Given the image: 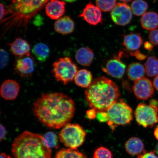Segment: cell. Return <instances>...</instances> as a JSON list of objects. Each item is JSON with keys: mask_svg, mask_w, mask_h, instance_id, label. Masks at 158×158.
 <instances>
[{"mask_svg": "<svg viewBox=\"0 0 158 158\" xmlns=\"http://www.w3.org/2000/svg\"><path fill=\"white\" fill-rule=\"evenodd\" d=\"M153 85L149 79L143 77L134 83L133 90L136 97L146 100L151 98L154 93Z\"/></svg>", "mask_w": 158, "mask_h": 158, "instance_id": "cell-10", "label": "cell"}, {"mask_svg": "<svg viewBox=\"0 0 158 158\" xmlns=\"http://www.w3.org/2000/svg\"><path fill=\"white\" fill-rule=\"evenodd\" d=\"M52 72L58 82L66 85L72 82L78 72V67L68 57L60 58L53 64Z\"/></svg>", "mask_w": 158, "mask_h": 158, "instance_id": "cell-8", "label": "cell"}, {"mask_svg": "<svg viewBox=\"0 0 158 158\" xmlns=\"http://www.w3.org/2000/svg\"><path fill=\"white\" fill-rule=\"evenodd\" d=\"M131 8L134 15L140 16L146 13L148 8V5L144 0H135L131 4Z\"/></svg>", "mask_w": 158, "mask_h": 158, "instance_id": "cell-27", "label": "cell"}, {"mask_svg": "<svg viewBox=\"0 0 158 158\" xmlns=\"http://www.w3.org/2000/svg\"><path fill=\"white\" fill-rule=\"evenodd\" d=\"M75 57L78 64L82 66H89L94 60V54L92 49L83 47L77 51Z\"/></svg>", "mask_w": 158, "mask_h": 158, "instance_id": "cell-20", "label": "cell"}, {"mask_svg": "<svg viewBox=\"0 0 158 158\" xmlns=\"http://www.w3.org/2000/svg\"><path fill=\"white\" fill-rule=\"evenodd\" d=\"M93 158H113V155L108 148L100 147L95 151Z\"/></svg>", "mask_w": 158, "mask_h": 158, "instance_id": "cell-30", "label": "cell"}, {"mask_svg": "<svg viewBox=\"0 0 158 158\" xmlns=\"http://www.w3.org/2000/svg\"><path fill=\"white\" fill-rule=\"evenodd\" d=\"M11 151L14 158H51L52 153L43 136L27 131L15 138Z\"/></svg>", "mask_w": 158, "mask_h": 158, "instance_id": "cell-4", "label": "cell"}, {"mask_svg": "<svg viewBox=\"0 0 158 158\" xmlns=\"http://www.w3.org/2000/svg\"><path fill=\"white\" fill-rule=\"evenodd\" d=\"M145 73V67L143 65L137 62L130 64L127 70L128 78L135 81L143 77Z\"/></svg>", "mask_w": 158, "mask_h": 158, "instance_id": "cell-22", "label": "cell"}, {"mask_svg": "<svg viewBox=\"0 0 158 158\" xmlns=\"http://www.w3.org/2000/svg\"><path fill=\"white\" fill-rule=\"evenodd\" d=\"M64 1L72 3L76 1L77 0H64Z\"/></svg>", "mask_w": 158, "mask_h": 158, "instance_id": "cell-44", "label": "cell"}, {"mask_svg": "<svg viewBox=\"0 0 158 158\" xmlns=\"http://www.w3.org/2000/svg\"><path fill=\"white\" fill-rule=\"evenodd\" d=\"M45 143L48 147L51 148H58L59 147L58 137L55 133L48 132L45 134L43 137Z\"/></svg>", "mask_w": 158, "mask_h": 158, "instance_id": "cell-29", "label": "cell"}, {"mask_svg": "<svg viewBox=\"0 0 158 158\" xmlns=\"http://www.w3.org/2000/svg\"><path fill=\"white\" fill-rule=\"evenodd\" d=\"M144 47L148 51L152 50L153 48V45L148 41H146L144 43Z\"/></svg>", "mask_w": 158, "mask_h": 158, "instance_id": "cell-39", "label": "cell"}, {"mask_svg": "<svg viewBox=\"0 0 158 158\" xmlns=\"http://www.w3.org/2000/svg\"><path fill=\"white\" fill-rule=\"evenodd\" d=\"M0 158H10L9 156L6 155V154L4 153H2L1 154V156H0Z\"/></svg>", "mask_w": 158, "mask_h": 158, "instance_id": "cell-42", "label": "cell"}, {"mask_svg": "<svg viewBox=\"0 0 158 158\" xmlns=\"http://www.w3.org/2000/svg\"><path fill=\"white\" fill-rule=\"evenodd\" d=\"M120 95L117 85L104 77L95 79L85 92L87 102L97 112L107 111Z\"/></svg>", "mask_w": 158, "mask_h": 158, "instance_id": "cell-3", "label": "cell"}, {"mask_svg": "<svg viewBox=\"0 0 158 158\" xmlns=\"http://www.w3.org/2000/svg\"><path fill=\"white\" fill-rule=\"evenodd\" d=\"M35 68L34 60L31 56L19 58L16 60L15 70L21 77H30L32 76Z\"/></svg>", "mask_w": 158, "mask_h": 158, "instance_id": "cell-12", "label": "cell"}, {"mask_svg": "<svg viewBox=\"0 0 158 158\" xmlns=\"http://www.w3.org/2000/svg\"><path fill=\"white\" fill-rule=\"evenodd\" d=\"M8 45L13 54L19 58L30 56L31 47L27 41L21 37H18Z\"/></svg>", "mask_w": 158, "mask_h": 158, "instance_id": "cell-16", "label": "cell"}, {"mask_svg": "<svg viewBox=\"0 0 158 158\" xmlns=\"http://www.w3.org/2000/svg\"><path fill=\"white\" fill-rule=\"evenodd\" d=\"M96 3L101 10L109 12L112 10L116 5V0H96Z\"/></svg>", "mask_w": 158, "mask_h": 158, "instance_id": "cell-28", "label": "cell"}, {"mask_svg": "<svg viewBox=\"0 0 158 158\" xmlns=\"http://www.w3.org/2000/svg\"><path fill=\"white\" fill-rule=\"evenodd\" d=\"M134 116L138 125L145 128L153 127L158 123V102L152 100L149 105L138 104Z\"/></svg>", "mask_w": 158, "mask_h": 158, "instance_id": "cell-7", "label": "cell"}, {"mask_svg": "<svg viewBox=\"0 0 158 158\" xmlns=\"http://www.w3.org/2000/svg\"><path fill=\"white\" fill-rule=\"evenodd\" d=\"M32 52L40 62H43L48 58L50 54V49L48 45L44 43H40L33 46Z\"/></svg>", "mask_w": 158, "mask_h": 158, "instance_id": "cell-24", "label": "cell"}, {"mask_svg": "<svg viewBox=\"0 0 158 158\" xmlns=\"http://www.w3.org/2000/svg\"><path fill=\"white\" fill-rule=\"evenodd\" d=\"M96 118L100 122L104 123L107 122V115L106 112H97Z\"/></svg>", "mask_w": 158, "mask_h": 158, "instance_id": "cell-33", "label": "cell"}, {"mask_svg": "<svg viewBox=\"0 0 158 158\" xmlns=\"http://www.w3.org/2000/svg\"><path fill=\"white\" fill-rule=\"evenodd\" d=\"M19 89V85L16 81L12 80H6L1 86L2 97L6 100H15L18 95Z\"/></svg>", "mask_w": 158, "mask_h": 158, "instance_id": "cell-15", "label": "cell"}, {"mask_svg": "<svg viewBox=\"0 0 158 158\" xmlns=\"http://www.w3.org/2000/svg\"><path fill=\"white\" fill-rule=\"evenodd\" d=\"M76 107L72 99L60 93L41 94L33 105V114L49 128L58 129L72 119Z\"/></svg>", "mask_w": 158, "mask_h": 158, "instance_id": "cell-1", "label": "cell"}, {"mask_svg": "<svg viewBox=\"0 0 158 158\" xmlns=\"http://www.w3.org/2000/svg\"><path fill=\"white\" fill-rule=\"evenodd\" d=\"M137 158H158V157L153 152H146L145 151L143 153L138 156Z\"/></svg>", "mask_w": 158, "mask_h": 158, "instance_id": "cell-34", "label": "cell"}, {"mask_svg": "<svg viewBox=\"0 0 158 158\" xmlns=\"http://www.w3.org/2000/svg\"><path fill=\"white\" fill-rule=\"evenodd\" d=\"M0 131H1V136H0V140L1 141H2L6 137V128L2 124L0 125Z\"/></svg>", "mask_w": 158, "mask_h": 158, "instance_id": "cell-37", "label": "cell"}, {"mask_svg": "<svg viewBox=\"0 0 158 158\" xmlns=\"http://www.w3.org/2000/svg\"><path fill=\"white\" fill-rule=\"evenodd\" d=\"M153 85L154 87L158 91V75L154 79Z\"/></svg>", "mask_w": 158, "mask_h": 158, "instance_id": "cell-40", "label": "cell"}, {"mask_svg": "<svg viewBox=\"0 0 158 158\" xmlns=\"http://www.w3.org/2000/svg\"><path fill=\"white\" fill-rule=\"evenodd\" d=\"M123 36L122 45L128 50L133 51L137 50L143 44V39L139 33H131Z\"/></svg>", "mask_w": 158, "mask_h": 158, "instance_id": "cell-19", "label": "cell"}, {"mask_svg": "<svg viewBox=\"0 0 158 158\" xmlns=\"http://www.w3.org/2000/svg\"><path fill=\"white\" fill-rule=\"evenodd\" d=\"M1 55V68H4L7 66L9 60V55L6 51L3 49H1L0 50Z\"/></svg>", "mask_w": 158, "mask_h": 158, "instance_id": "cell-31", "label": "cell"}, {"mask_svg": "<svg viewBox=\"0 0 158 158\" xmlns=\"http://www.w3.org/2000/svg\"><path fill=\"white\" fill-rule=\"evenodd\" d=\"M75 28L73 21L68 16H65L57 20L54 23V29L57 33L63 35L72 33Z\"/></svg>", "mask_w": 158, "mask_h": 158, "instance_id": "cell-17", "label": "cell"}, {"mask_svg": "<svg viewBox=\"0 0 158 158\" xmlns=\"http://www.w3.org/2000/svg\"><path fill=\"white\" fill-rule=\"evenodd\" d=\"M78 17L82 18L87 23L93 25H98L103 21L101 10L91 2L86 6Z\"/></svg>", "mask_w": 158, "mask_h": 158, "instance_id": "cell-13", "label": "cell"}, {"mask_svg": "<svg viewBox=\"0 0 158 158\" xmlns=\"http://www.w3.org/2000/svg\"><path fill=\"white\" fill-rule=\"evenodd\" d=\"M86 136L85 131L78 124H66L59 133L61 143L66 147L73 149H76L82 145Z\"/></svg>", "mask_w": 158, "mask_h": 158, "instance_id": "cell-6", "label": "cell"}, {"mask_svg": "<svg viewBox=\"0 0 158 158\" xmlns=\"http://www.w3.org/2000/svg\"><path fill=\"white\" fill-rule=\"evenodd\" d=\"M0 8H1V21L4 18L6 14V8L5 7V6L1 3L0 4Z\"/></svg>", "mask_w": 158, "mask_h": 158, "instance_id": "cell-38", "label": "cell"}, {"mask_svg": "<svg viewBox=\"0 0 158 158\" xmlns=\"http://www.w3.org/2000/svg\"><path fill=\"white\" fill-rule=\"evenodd\" d=\"M141 24L143 28L152 31L158 27V14L154 11L148 12L142 16Z\"/></svg>", "mask_w": 158, "mask_h": 158, "instance_id": "cell-21", "label": "cell"}, {"mask_svg": "<svg viewBox=\"0 0 158 158\" xmlns=\"http://www.w3.org/2000/svg\"><path fill=\"white\" fill-rule=\"evenodd\" d=\"M50 0H12L6 8V17L1 21L4 32L26 28L29 21Z\"/></svg>", "mask_w": 158, "mask_h": 158, "instance_id": "cell-2", "label": "cell"}, {"mask_svg": "<svg viewBox=\"0 0 158 158\" xmlns=\"http://www.w3.org/2000/svg\"><path fill=\"white\" fill-rule=\"evenodd\" d=\"M106 112L107 115L106 123L112 130L117 126L128 125L133 119V110L123 102H116Z\"/></svg>", "mask_w": 158, "mask_h": 158, "instance_id": "cell-5", "label": "cell"}, {"mask_svg": "<svg viewBox=\"0 0 158 158\" xmlns=\"http://www.w3.org/2000/svg\"><path fill=\"white\" fill-rule=\"evenodd\" d=\"M54 158H87L83 153L77 149H62L59 151Z\"/></svg>", "mask_w": 158, "mask_h": 158, "instance_id": "cell-26", "label": "cell"}, {"mask_svg": "<svg viewBox=\"0 0 158 158\" xmlns=\"http://www.w3.org/2000/svg\"><path fill=\"white\" fill-rule=\"evenodd\" d=\"M130 55L131 56H135L138 60H143L147 58L146 55L142 54L138 50H136L134 52H130Z\"/></svg>", "mask_w": 158, "mask_h": 158, "instance_id": "cell-35", "label": "cell"}, {"mask_svg": "<svg viewBox=\"0 0 158 158\" xmlns=\"http://www.w3.org/2000/svg\"><path fill=\"white\" fill-rule=\"evenodd\" d=\"M86 114L88 118L89 119H94L96 118L97 112L93 109H91L87 111Z\"/></svg>", "mask_w": 158, "mask_h": 158, "instance_id": "cell-36", "label": "cell"}, {"mask_svg": "<svg viewBox=\"0 0 158 158\" xmlns=\"http://www.w3.org/2000/svg\"><path fill=\"white\" fill-rule=\"evenodd\" d=\"M122 52L118 56H114L106 63L105 66L102 68L104 72L116 78L120 79L123 76L125 73L126 65L121 60Z\"/></svg>", "mask_w": 158, "mask_h": 158, "instance_id": "cell-11", "label": "cell"}, {"mask_svg": "<svg viewBox=\"0 0 158 158\" xmlns=\"http://www.w3.org/2000/svg\"><path fill=\"white\" fill-rule=\"evenodd\" d=\"M126 151L132 156H138L145 151L143 141L138 137L129 138L124 145Z\"/></svg>", "mask_w": 158, "mask_h": 158, "instance_id": "cell-18", "label": "cell"}, {"mask_svg": "<svg viewBox=\"0 0 158 158\" xmlns=\"http://www.w3.org/2000/svg\"><path fill=\"white\" fill-rule=\"evenodd\" d=\"M66 4L64 1L50 0L45 6V13L49 18L58 20L65 13Z\"/></svg>", "mask_w": 158, "mask_h": 158, "instance_id": "cell-14", "label": "cell"}, {"mask_svg": "<svg viewBox=\"0 0 158 158\" xmlns=\"http://www.w3.org/2000/svg\"><path fill=\"white\" fill-rule=\"evenodd\" d=\"M154 134L155 138L158 140V126L154 131Z\"/></svg>", "mask_w": 158, "mask_h": 158, "instance_id": "cell-41", "label": "cell"}, {"mask_svg": "<svg viewBox=\"0 0 158 158\" xmlns=\"http://www.w3.org/2000/svg\"><path fill=\"white\" fill-rule=\"evenodd\" d=\"M110 15L114 22L122 26L130 23L133 17L131 7L125 3H117Z\"/></svg>", "mask_w": 158, "mask_h": 158, "instance_id": "cell-9", "label": "cell"}, {"mask_svg": "<svg viewBox=\"0 0 158 158\" xmlns=\"http://www.w3.org/2000/svg\"><path fill=\"white\" fill-rule=\"evenodd\" d=\"M119 1L122 2H123L128 3L133 1V0H119Z\"/></svg>", "mask_w": 158, "mask_h": 158, "instance_id": "cell-43", "label": "cell"}, {"mask_svg": "<svg viewBox=\"0 0 158 158\" xmlns=\"http://www.w3.org/2000/svg\"><path fill=\"white\" fill-rule=\"evenodd\" d=\"M149 39L150 42L153 45H158V29L154 30L150 32Z\"/></svg>", "mask_w": 158, "mask_h": 158, "instance_id": "cell-32", "label": "cell"}, {"mask_svg": "<svg viewBox=\"0 0 158 158\" xmlns=\"http://www.w3.org/2000/svg\"><path fill=\"white\" fill-rule=\"evenodd\" d=\"M146 74L148 76L152 77L158 75V59L154 56H150L145 63Z\"/></svg>", "mask_w": 158, "mask_h": 158, "instance_id": "cell-25", "label": "cell"}, {"mask_svg": "<svg viewBox=\"0 0 158 158\" xmlns=\"http://www.w3.org/2000/svg\"><path fill=\"white\" fill-rule=\"evenodd\" d=\"M155 152L158 155V143L157 144L155 148Z\"/></svg>", "mask_w": 158, "mask_h": 158, "instance_id": "cell-45", "label": "cell"}, {"mask_svg": "<svg viewBox=\"0 0 158 158\" xmlns=\"http://www.w3.org/2000/svg\"><path fill=\"white\" fill-rule=\"evenodd\" d=\"M91 73L86 69H82L78 71L75 77V84L81 87L88 88L92 82Z\"/></svg>", "mask_w": 158, "mask_h": 158, "instance_id": "cell-23", "label": "cell"}]
</instances>
